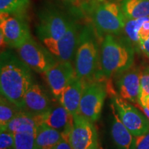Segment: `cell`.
<instances>
[{
	"label": "cell",
	"mask_w": 149,
	"mask_h": 149,
	"mask_svg": "<svg viewBox=\"0 0 149 149\" xmlns=\"http://www.w3.org/2000/svg\"><path fill=\"white\" fill-rule=\"evenodd\" d=\"M42 124L40 115H34L22 111L1 130H8L12 133L22 132L36 133L39 125Z\"/></svg>",
	"instance_id": "e0dca14e"
},
{
	"label": "cell",
	"mask_w": 149,
	"mask_h": 149,
	"mask_svg": "<svg viewBox=\"0 0 149 149\" xmlns=\"http://www.w3.org/2000/svg\"><path fill=\"white\" fill-rule=\"evenodd\" d=\"M53 149H72L71 145L70 144L69 141L64 138L54 147Z\"/></svg>",
	"instance_id": "f1b7e54d"
},
{
	"label": "cell",
	"mask_w": 149,
	"mask_h": 149,
	"mask_svg": "<svg viewBox=\"0 0 149 149\" xmlns=\"http://www.w3.org/2000/svg\"><path fill=\"white\" fill-rule=\"evenodd\" d=\"M93 149H102V147L100 146V144H98L97 146H96L95 148H93Z\"/></svg>",
	"instance_id": "836d02e7"
},
{
	"label": "cell",
	"mask_w": 149,
	"mask_h": 149,
	"mask_svg": "<svg viewBox=\"0 0 149 149\" xmlns=\"http://www.w3.org/2000/svg\"><path fill=\"white\" fill-rule=\"evenodd\" d=\"M36 33L41 42L58 40L66 32L71 19L54 6H46L38 11Z\"/></svg>",
	"instance_id": "5b68a950"
},
{
	"label": "cell",
	"mask_w": 149,
	"mask_h": 149,
	"mask_svg": "<svg viewBox=\"0 0 149 149\" xmlns=\"http://www.w3.org/2000/svg\"><path fill=\"white\" fill-rule=\"evenodd\" d=\"M84 84L77 76H74L61 93L58 102L72 115L79 114V107L84 90Z\"/></svg>",
	"instance_id": "2e32d148"
},
{
	"label": "cell",
	"mask_w": 149,
	"mask_h": 149,
	"mask_svg": "<svg viewBox=\"0 0 149 149\" xmlns=\"http://www.w3.org/2000/svg\"><path fill=\"white\" fill-rule=\"evenodd\" d=\"M16 49L19 57L31 70L39 73L50 69L59 61L45 46L41 45L32 37Z\"/></svg>",
	"instance_id": "ba28073f"
},
{
	"label": "cell",
	"mask_w": 149,
	"mask_h": 149,
	"mask_svg": "<svg viewBox=\"0 0 149 149\" xmlns=\"http://www.w3.org/2000/svg\"><path fill=\"white\" fill-rule=\"evenodd\" d=\"M64 1H68V2H70V3H74L75 1H78V0H64Z\"/></svg>",
	"instance_id": "d6a6232c"
},
{
	"label": "cell",
	"mask_w": 149,
	"mask_h": 149,
	"mask_svg": "<svg viewBox=\"0 0 149 149\" xmlns=\"http://www.w3.org/2000/svg\"><path fill=\"white\" fill-rule=\"evenodd\" d=\"M121 8L126 19L149 17V0H123Z\"/></svg>",
	"instance_id": "ffe728a7"
},
{
	"label": "cell",
	"mask_w": 149,
	"mask_h": 149,
	"mask_svg": "<svg viewBox=\"0 0 149 149\" xmlns=\"http://www.w3.org/2000/svg\"><path fill=\"white\" fill-rule=\"evenodd\" d=\"M22 111L4 96L0 97V128L3 130L19 113Z\"/></svg>",
	"instance_id": "7402d4cb"
},
{
	"label": "cell",
	"mask_w": 149,
	"mask_h": 149,
	"mask_svg": "<svg viewBox=\"0 0 149 149\" xmlns=\"http://www.w3.org/2000/svg\"><path fill=\"white\" fill-rule=\"evenodd\" d=\"M13 133L8 130H1L0 133V149H13Z\"/></svg>",
	"instance_id": "484cf974"
},
{
	"label": "cell",
	"mask_w": 149,
	"mask_h": 149,
	"mask_svg": "<svg viewBox=\"0 0 149 149\" xmlns=\"http://www.w3.org/2000/svg\"><path fill=\"white\" fill-rule=\"evenodd\" d=\"M35 135L32 132L13 133V149H35Z\"/></svg>",
	"instance_id": "cb8c5ba5"
},
{
	"label": "cell",
	"mask_w": 149,
	"mask_h": 149,
	"mask_svg": "<svg viewBox=\"0 0 149 149\" xmlns=\"http://www.w3.org/2000/svg\"><path fill=\"white\" fill-rule=\"evenodd\" d=\"M113 120L111 125V136L118 149H130L134 136L126 127L119 117L114 105L111 104Z\"/></svg>",
	"instance_id": "ac0fdd59"
},
{
	"label": "cell",
	"mask_w": 149,
	"mask_h": 149,
	"mask_svg": "<svg viewBox=\"0 0 149 149\" xmlns=\"http://www.w3.org/2000/svg\"><path fill=\"white\" fill-rule=\"evenodd\" d=\"M130 149H149V132L141 135L134 136Z\"/></svg>",
	"instance_id": "4316f807"
},
{
	"label": "cell",
	"mask_w": 149,
	"mask_h": 149,
	"mask_svg": "<svg viewBox=\"0 0 149 149\" xmlns=\"http://www.w3.org/2000/svg\"><path fill=\"white\" fill-rule=\"evenodd\" d=\"M1 45L17 48L31 37L26 16L0 13Z\"/></svg>",
	"instance_id": "52a82bcc"
},
{
	"label": "cell",
	"mask_w": 149,
	"mask_h": 149,
	"mask_svg": "<svg viewBox=\"0 0 149 149\" xmlns=\"http://www.w3.org/2000/svg\"><path fill=\"white\" fill-rule=\"evenodd\" d=\"M148 17L137 19H126L124 31L130 43L139 48L138 32L140 27Z\"/></svg>",
	"instance_id": "603a6c76"
},
{
	"label": "cell",
	"mask_w": 149,
	"mask_h": 149,
	"mask_svg": "<svg viewBox=\"0 0 149 149\" xmlns=\"http://www.w3.org/2000/svg\"><path fill=\"white\" fill-rule=\"evenodd\" d=\"M111 95V103L114 105L119 117L133 136H139L149 132V120L144 113L121 97L116 93Z\"/></svg>",
	"instance_id": "30bf717a"
},
{
	"label": "cell",
	"mask_w": 149,
	"mask_h": 149,
	"mask_svg": "<svg viewBox=\"0 0 149 149\" xmlns=\"http://www.w3.org/2000/svg\"><path fill=\"white\" fill-rule=\"evenodd\" d=\"M99 37L103 35H120L124 31L126 18L122 8L107 0H91L86 6Z\"/></svg>",
	"instance_id": "277c9868"
},
{
	"label": "cell",
	"mask_w": 149,
	"mask_h": 149,
	"mask_svg": "<svg viewBox=\"0 0 149 149\" xmlns=\"http://www.w3.org/2000/svg\"><path fill=\"white\" fill-rule=\"evenodd\" d=\"M100 39L93 24L82 26L74 66L76 76L82 81L84 85L104 79L101 72Z\"/></svg>",
	"instance_id": "7a4b0ae2"
},
{
	"label": "cell",
	"mask_w": 149,
	"mask_h": 149,
	"mask_svg": "<svg viewBox=\"0 0 149 149\" xmlns=\"http://www.w3.org/2000/svg\"><path fill=\"white\" fill-rule=\"evenodd\" d=\"M62 138L58 130L42 124L37 128L35 149H53Z\"/></svg>",
	"instance_id": "d6986e66"
},
{
	"label": "cell",
	"mask_w": 149,
	"mask_h": 149,
	"mask_svg": "<svg viewBox=\"0 0 149 149\" xmlns=\"http://www.w3.org/2000/svg\"><path fill=\"white\" fill-rule=\"evenodd\" d=\"M141 70L138 68L129 69L117 74L116 86L121 97L133 104H138L140 88Z\"/></svg>",
	"instance_id": "9a60e30c"
},
{
	"label": "cell",
	"mask_w": 149,
	"mask_h": 149,
	"mask_svg": "<svg viewBox=\"0 0 149 149\" xmlns=\"http://www.w3.org/2000/svg\"><path fill=\"white\" fill-rule=\"evenodd\" d=\"M138 37L139 42L145 41L149 37V17L142 24L138 32Z\"/></svg>",
	"instance_id": "83f0119b"
},
{
	"label": "cell",
	"mask_w": 149,
	"mask_h": 149,
	"mask_svg": "<svg viewBox=\"0 0 149 149\" xmlns=\"http://www.w3.org/2000/svg\"><path fill=\"white\" fill-rule=\"evenodd\" d=\"M81 29L82 26L75 18H72L66 32L59 40H44L42 42L59 61L72 62L75 55Z\"/></svg>",
	"instance_id": "9c48e42d"
},
{
	"label": "cell",
	"mask_w": 149,
	"mask_h": 149,
	"mask_svg": "<svg viewBox=\"0 0 149 149\" xmlns=\"http://www.w3.org/2000/svg\"><path fill=\"white\" fill-rule=\"evenodd\" d=\"M139 107L140 109H142V111L143 113H144L145 115L147 117V118L149 120V109L148 108L146 107H144V106H141V105H139Z\"/></svg>",
	"instance_id": "4dcf8cb0"
},
{
	"label": "cell",
	"mask_w": 149,
	"mask_h": 149,
	"mask_svg": "<svg viewBox=\"0 0 149 149\" xmlns=\"http://www.w3.org/2000/svg\"><path fill=\"white\" fill-rule=\"evenodd\" d=\"M53 104L46 89L34 82L24 95L22 111L34 115H43L50 109Z\"/></svg>",
	"instance_id": "5bb4252c"
},
{
	"label": "cell",
	"mask_w": 149,
	"mask_h": 149,
	"mask_svg": "<svg viewBox=\"0 0 149 149\" xmlns=\"http://www.w3.org/2000/svg\"><path fill=\"white\" fill-rule=\"evenodd\" d=\"M42 124L58 130L62 137L68 141L74 124V116L59 103L53 104L50 109L41 115Z\"/></svg>",
	"instance_id": "4fadbf2b"
},
{
	"label": "cell",
	"mask_w": 149,
	"mask_h": 149,
	"mask_svg": "<svg viewBox=\"0 0 149 149\" xmlns=\"http://www.w3.org/2000/svg\"><path fill=\"white\" fill-rule=\"evenodd\" d=\"M93 123L81 115H74L68 139L72 149H93L99 144L97 132Z\"/></svg>",
	"instance_id": "8fae6325"
},
{
	"label": "cell",
	"mask_w": 149,
	"mask_h": 149,
	"mask_svg": "<svg viewBox=\"0 0 149 149\" xmlns=\"http://www.w3.org/2000/svg\"><path fill=\"white\" fill-rule=\"evenodd\" d=\"M42 74L52 94L57 100L66 86L76 75L75 70L70 61H58Z\"/></svg>",
	"instance_id": "7c38bea8"
},
{
	"label": "cell",
	"mask_w": 149,
	"mask_h": 149,
	"mask_svg": "<svg viewBox=\"0 0 149 149\" xmlns=\"http://www.w3.org/2000/svg\"><path fill=\"white\" fill-rule=\"evenodd\" d=\"M117 35H104L100 44L101 72L104 79L129 69L134 62V49L131 43Z\"/></svg>",
	"instance_id": "3957f363"
},
{
	"label": "cell",
	"mask_w": 149,
	"mask_h": 149,
	"mask_svg": "<svg viewBox=\"0 0 149 149\" xmlns=\"http://www.w3.org/2000/svg\"><path fill=\"white\" fill-rule=\"evenodd\" d=\"M34 83L31 69L19 56L4 51L0 56L1 95L23 109L24 97Z\"/></svg>",
	"instance_id": "6da1fadb"
},
{
	"label": "cell",
	"mask_w": 149,
	"mask_h": 149,
	"mask_svg": "<svg viewBox=\"0 0 149 149\" xmlns=\"http://www.w3.org/2000/svg\"><path fill=\"white\" fill-rule=\"evenodd\" d=\"M144 107H146L148 108V109H149V96L146 98V101H145V104H144Z\"/></svg>",
	"instance_id": "1f68e13d"
},
{
	"label": "cell",
	"mask_w": 149,
	"mask_h": 149,
	"mask_svg": "<svg viewBox=\"0 0 149 149\" xmlns=\"http://www.w3.org/2000/svg\"><path fill=\"white\" fill-rule=\"evenodd\" d=\"M109 94V83L104 79L84 84L79 107V114L91 122L100 118L104 101Z\"/></svg>",
	"instance_id": "8992f818"
},
{
	"label": "cell",
	"mask_w": 149,
	"mask_h": 149,
	"mask_svg": "<svg viewBox=\"0 0 149 149\" xmlns=\"http://www.w3.org/2000/svg\"><path fill=\"white\" fill-rule=\"evenodd\" d=\"M149 96V67H145L140 73L138 105L144 106L145 101Z\"/></svg>",
	"instance_id": "d4e9b609"
},
{
	"label": "cell",
	"mask_w": 149,
	"mask_h": 149,
	"mask_svg": "<svg viewBox=\"0 0 149 149\" xmlns=\"http://www.w3.org/2000/svg\"><path fill=\"white\" fill-rule=\"evenodd\" d=\"M31 0H0V13L26 16Z\"/></svg>",
	"instance_id": "44dd1931"
},
{
	"label": "cell",
	"mask_w": 149,
	"mask_h": 149,
	"mask_svg": "<svg viewBox=\"0 0 149 149\" xmlns=\"http://www.w3.org/2000/svg\"><path fill=\"white\" fill-rule=\"evenodd\" d=\"M139 48L149 58V37L147 40L139 42Z\"/></svg>",
	"instance_id": "f546056e"
}]
</instances>
